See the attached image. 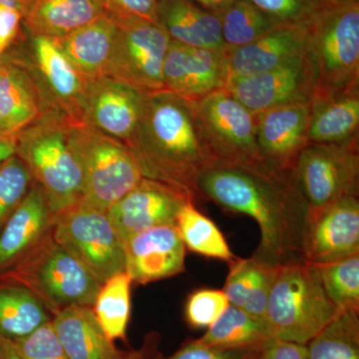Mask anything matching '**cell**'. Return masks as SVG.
<instances>
[{"mask_svg": "<svg viewBox=\"0 0 359 359\" xmlns=\"http://www.w3.org/2000/svg\"><path fill=\"white\" fill-rule=\"evenodd\" d=\"M224 89L255 114L290 104L311 102L314 80L306 50L275 69L231 77Z\"/></svg>", "mask_w": 359, "mask_h": 359, "instance_id": "14", "label": "cell"}, {"mask_svg": "<svg viewBox=\"0 0 359 359\" xmlns=\"http://www.w3.org/2000/svg\"><path fill=\"white\" fill-rule=\"evenodd\" d=\"M145 178L178 189L196 203L200 175L216 164L194 101L168 90L148 93L133 140Z\"/></svg>", "mask_w": 359, "mask_h": 359, "instance_id": "2", "label": "cell"}, {"mask_svg": "<svg viewBox=\"0 0 359 359\" xmlns=\"http://www.w3.org/2000/svg\"><path fill=\"white\" fill-rule=\"evenodd\" d=\"M196 1L199 2L202 6L209 8L212 13L218 15L224 7L228 6L233 0H196Z\"/></svg>", "mask_w": 359, "mask_h": 359, "instance_id": "48", "label": "cell"}, {"mask_svg": "<svg viewBox=\"0 0 359 359\" xmlns=\"http://www.w3.org/2000/svg\"><path fill=\"white\" fill-rule=\"evenodd\" d=\"M0 278L25 287L52 316L74 304L93 306L102 287L52 233Z\"/></svg>", "mask_w": 359, "mask_h": 359, "instance_id": "6", "label": "cell"}, {"mask_svg": "<svg viewBox=\"0 0 359 359\" xmlns=\"http://www.w3.org/2000/svg\"><path fill=\"white\" fill-rule=\"evenodd\" d=\"M259 263L252 257L249 259L238 257L230 264V273L226 276L224 292L231 306L243 308L249 295L255 278H256Z\"/></svg>", "mask_w": 359, "mask_h": 359, "instance_id": "39", "label": "cell"}, {"mask_svg": "<svg viewBox=\"0 0 359 359\" xmlns=\"http://www.w3.org/2000/svg\"><path fill=\"white\" fill-rule=\"evenodd\" d=\"M306 56L313 71V99L359 88V4L341 0L308 26Z\"/></svg>", "mask_w": 359, "mask_h": 359, "instance_id": "4", "label": "cell"}, {"mask_svg": "<svg viewBox=\"0 0 359 359\" xmlns=\"http://www.w3.org/2000/svg\"><path fill=\"white\" fill-rule=\"evenodd\" d=\"M273 339L266 323L230 304L197 341L223 348L264 351Z\"/></svg>", "mask_w": 359, "mask_h": 359, "instance_id": "28", "label": "cell"}, {"mask_svg": "<svg viewBox=\"0 0 359 359\" xmlns=\"http://www.w3.org/2000/svg\"><path fill=\"white\" fill-rule=\"evenodd\" d=\"M8 339L25 359H69L51 320L25 337Z\"/></svg>", "mask_w": 359, "mask_h": 359, "instance_id": "38", "label": "cell"}, {"mask_svg": "<svg viewBox=\"0 0 359 359\" xmlns=\"http://www.w3.org/2000/svg\"><path fill=\"white\" fill-rule=\"evenodd\" d=\"M157 16L172 41L215 50L228 49L218 15L190 0H157Z\"/></svg>", "mask_w": 359, "mask_h": 359, "instance_id": "24", "label": "cell"}, {"mask_svg": "<svg viewBox=\"0 0 359 359\" xmlns=\"http://www.w3.org/2000/svg\"><path fill=\"white\" fill-rule=\"evenodd\" d=\"M359 255V199L346 197L309 209L302 257L311 266Z\"/></svg>", "mask_w": 359, "mask_h": 359, "instance_id": "15", "label": "cell"}, {"mask_svg": "<svg viewBox=\"0 0 359 359\" xmlns=\"http://www.w3.org/2000/svg\"><path fill=\"white\" fill-rule=\"evenodd\" d=\"M106 13L158 23L157 0H102Z\"/></svg>", "mask_w": 359, "mask_h": 359, "instance_id": "43", "label": "cell"}, {"mask_svg": "<svg viewBox=\"0 0 359 359\" xmlns=\"http://www.w3.org/2000/svg\"><path fill=\"white\" fill-rule=\"evenodd\" d=\"M186 250L176 224L141 231L124 243L126 273L139 285L178 276L186 271Z\"/></svg>", "mask_w": 359, "mask_h": 359, "instance_id": "19", "label": "cell"}, {"mask_svg": "<svg viewBox=\"0 0 359 359\" xmlns=\"http://www.w3.org/2000/svg\"><path fill=\"white\" fill-rule=\"evenodd\" d=\"M111 18L116 22V35L107 76L145 93L165 90L163 66L171 43L169 35L159 23Z\"/></svg>", "mask_w": 359, "mask_h": 359, "instance_id": "10", "label": "cell"}, {"mask_svg": "<svg viewBox=\"0 0 359 359\" xmlns=\"http://www.w3.org/2000/svg\"><path fill=\"white\" fill-rule=\"evenodd\" d=\"M16 138L0 136V163L15 154Z\"/></svg>", "mask_w": 359, "mask_h": 359, "instance_id": "46", "label": "cell"}, {"mask_svg": "<svg viewBox=\"0 0 359 359\" xmlns=\"http://www.w3.org/2000/svg\"><path fill=\"white\" fill-rule=\"evenodd\" d=\"M52 237L102 285L126 271L124 245L107 212L80 201L55 215Z\"/></svg>", "mask_w": 359, "mask_h": 359, "instance_id": "8", "label": "cell"}, {"mask_svg": "<svg viewBox=\"0 0 359 359\" xmlns=\"http://www.w3.org/2000/svg\"><path fill=\"white\" fill-rule=\"evenodd\" d=\"M205 138L217 162L264 164L257 143V114L226 89L194 101Z\"/></svg>", "mask_w": 359, "mask_h": 359, "instance_id": "12", "label": "cell"}, {"mask_svg": "<svg viewBox=\"0 0 359 359\" xmlns=\"http://www.w3.org/2000/svg\"><path fill=\"white\" fill-rule=\"evenodd\" d=\"M275 271L276 269L268 268L259 263L254 285L242 308L250 316L264 323H266V304H268Z\"/></svg>", "mask_w": 359, "mask_h": 359, "instance_id": "42", "label": "cell"}, {"mask_svg": "<svg viewBox=\"0 0 359 359\" xmlns=\"http://www.w3.org/2000/svg\"><path fill=\"white\" fill-rule=\"evenodd\" d=\"M54 219L43 194L32 182L25 199L0 231V275L20 263L52 233Z\"/></svg>", "mask_w": 359, "mask_h": 359, "instance_id": "21", "label": "cell"}, {"mask_svg": "<svg viewBox=\"0 0 359 359\" xmlns=\"http://www.w3.org/2000/svg\"><path fill=\"white\" fill-rule=\"evenodd\" d=\"M47 112L41 92L20 60L6 54L0 66V136L16 138Z\"/></svg>", "mask_w": 359, "mask_h": 359, "instance_id": "20", "label": "cell"}, {"mask_svg": "<svg viewBox=\"0 0 359 359\" xmlns=\"http://www.w3.org/2000/svg\"><path fill=\"white\" fill-rule=\"evenodd\" d=\"M309 144H344L359 140V88L313 99Z\"/></svg>", "mask_w": 359, "mask_h": 359, "instance_id": "27", "label": "cell"}, {"mask_svg": "<svg viewBox=\"0 0 359 359\" xmlns=\"http://www.w3.org/2000/svg\"><path fill=\"white\" fill-rule=\"evenodd\" d=\"M51 318L27 290L0 278V334L7 339L25 337Z\"/></svg>", "mask_w": 359, "mask_h": 359, "instance_id": "29", "label": "cell"}, {"mask_svg": "<svg viewBox=\"0 0 359 359\" xmlns=\"http://www.w3.org/2000/svg\"><path fill=\"white\" fill-rule=\"evenodd\" d=\"M115 35L116 22L106 13L55 42L75 69L89 80L107 76Z\"/></svg>", "mask_w": 359, "mask_h": 359, "instance_id": "26", "label": "cell"}, {"mask_svg": "<svg viewBox=\"0 0 359 359\" xmlns=\"http://www.w3.org/2000/svg\"><path fill=\"white\" fill-rule=\"evenodd\" d=\"M161 337L158 332H149L144 337L143 344L138 349L126 351L122 359H162L160 351Z\"/></svg>", "mask_w": 359, "mask_h": 359, "instance_id": "45", "label": "cell"}, {"mask_svg": "<svg viewBox=\"0 0 359 359\" xmlns=\"http://www.w3.org/2000/svg\"><path fill=\"white\" fill-rule=\"evenodd\" d=\"M0 66H1V58H0Z\"/></svg>", "mask_w": 359, "mask_h": 359, "instance_id": "49", "label": "cell"}, {"mask_svg": "<svg viewBox=\"0 0 359 359\" xmlns=\"http://www.w3.org/2000/svg\"><path fill=\"white\" fill-rule=\"evenodd\" d=\"M102 0H30L23 30L60 39L105 15Z\"/></svg>", "mask_w": 359, "mask_h": 359, "instance_id": "25", "label": "cell"}, {"mask_svg": "<svg viewBox=\"0 0 359 359\" xmlns=\"http://www.w3.org/2000/svg\"><path fill=\"white\" fill-rule=\"evenodd\" d=\"M263 351L248 348H223L205 346L197 339H188L169 358L162 359H261Z\"/></svg>", "mask_w": 359, "mask_h": 359, "instance_id": "41", "label": "cell"}, {"mask_svg": "<svg viewBox=\"0 0 359 359\" xmlns=\"http://www.w3.org/2000/svg\"><path fill=\"white\" fill-rule=\"evenodd\" d=\"M229 79L226 50L188 46L171 40L163 66L165 90L198 101L226 88Z\"/></svg>", "mask_w": 359, "mask_h": 359, "instance_id": "17", "label": "cell"}, {"mask_svg": "<svg viewBox=\"0 0 359 359\" xmlns=\"http://www.w3.org/2000/svg\"><path fill=\"white\" fill-rule=\"evenodd\" d=\"M51 323L69 359H122L126 353L106 335L92 306H67Z\"/></svg>", "mask_w": 359, "mask_h": 359, "instance_id": "23", "label": "cell"}, {"mask_svg": "<svg viewBox=\"0 0 359 359\" xmlns=\"http://www.w3.org/2000/svg\"><path fill=\"white\" fill-rule=\"evenodd\" d=\"M199 199L211 201L226 212L254 219L261 231L252 254L271 269L304 262V231L309 207L294 172L216 163L200 175Z\"/></svg>", "mask_w": 359, "mask_h": 359, "instance_id": "1", "label": "cell"}, {"mask_svg": "<svg viewBox=\"0 0 359 359\" xmlns=\"http://www.w3.org/2000/svg\"><path fill=\"white\" fill-rule=\"evenodd\" d=\"M128 273H118L103 283L93 309L97 320L111 340L126 339L131 316V285Z\"/></svg>", "mask_w": 359, "mask_h": 359, "instance_id": "32", "label": "cell"}, {"mask_svg": "<svg viewBox=\"0 0 359 359\" xmlns=\"http://www.w3.org/2000/svg\"><path fill=\"white\" fill-rule=\"evenodd\" d=\"M337 313L316 266L302 262L276 269L266 311L276 339L306 346Z\"/></svg>", "mask_w": 359, "mask_h": 359, "instance_id": "5", "label": "cell"}, {"mask_svg": "<svg viewBox=\"0 0 359 359\" xmlns=\"http://www.w3.org/2000/svg\"><path fill=\"white\" fill-rule=\"evenodd\" d=\"M261 359H308L304 344L273 339L262 353Z\"/></svg>", "mask_w": 359, "mask_h": 359, "instance_id": "44", "label": "cell"}, {"mask_svg": "<svg viewBox=\"0 0 359 359\" xmlns=\"http://www.w3.org/2000/svg\"><path fill=\"white\" fill-rule=\"evenodd\" d=\"M147 95L110 76L87 80L79 124L129 146L140 124Z\"/></svg>", "mask_w": 359, "mask_h": 359, "instance_id": "13", "label": "cell"}, {"mask_svg": "<svg viewBox=\"0 0 359 359\" xmlns=\"http://www.w3.org/2000/svg\"><path fill=\"white\" fill-rule=\"evenodd\" d=\"M308 359H359V309H341L306 344Z\"/></svg>", "mask_w": 359, "mask_h": 359, "instance_id": "31", "label": "cell"}, {"mask_svg": "<svg viewBox=\"0 0 359 359\" xmlns=\"http://www.w3.org/2000/svg\"><path fill=\"white\" fill-rule=\"evenodd\" d=\"M176 226L186 249L191 252L229 264L238 259L217 224L202 214L195 203H187L180 210Z\"/></svg>", "mask_w": 359, "mask_h": 359, "instance_id": "30", "label": "cell"}, {"mask_svg": "<svg viewBox=\"0 0 359 359\" xmlns=\"http://www.w3.org/2000/svg\"><path fill=\"white\" fill-rule=\"evenodd\" d=\"M280 25L308 26L339 0H250Z\"/></svg>", "mask_w": 359, "mask_h": 359, "instance_id": "36", "label": "cell"}, {"mask_svg": "<svg viewBox=\"0 0 359 359\" xmlns=\"http://www.w3.org/2000/svg\"><path fill=\"white\" fill-rule=\"evenodd\" d=\"M311 102L294 103L257 114V143L264 164L278 171H292L308 145Z\"/></svg>", "mask_w": 359, "mask_h": 359, "instance_id": "18", "label": "cell"}, {"mask_svg": "<svg viewBox=\"0 0 359 359\" xmlns=\"http://www.w3.org/2000/svg\"><path fill=\"white\" fill-rule=\"evenodd\" d=\"M29 171L15 154L0 163V231L32 185Z\"/></svg>", "mask_w": 359, "mask_h": 359, "instance_id": "35", "label": "cell"}, {"mask_svg": "<svg viewBox=\"0 0 359 359\" xmlns=\"http://www.w3.org/2000/svg\"><path fill=\"white\" fill-rule=\"evenodd\" d=\"M226 48H237L280 26L250 0H233L218 14Z\"/></svg>", "mask_w": 359, "mask_h": 359, "instance_id": "33", "label": "cell"}, {"mask_svg": "<svg viewBox=\"0 0 359 359\" xmlns=\"http://www.w3.org/2000/svg\"><path fill=\"white\" fill-rule=\"evenodd\" d=\"M30 0H0V58L20 37Z\"/></svg>", "mask_w": 359, "mask_h": 359, "instance_id": "40", "label": "cell"}, {"mask_svg": "<svg viewBox=\"0 0 359 359\" xmlns=\"http://www.w3.org/2000/svg\"><path fill=\"white\" fill-rule=\"evenodd\" d=\"M230 306L223 290L202 289L189 295L185 306L187 323L193 328L211 327Z\"/></svg>", "mask_w": 359, "mask_h": 359, "instance_id": "37", "label": "cell"}, {"mask_svg": "<svg viewBox=\"0 0 359 359\" xmlns=\"http://www.w3.org/2000/svg\"><path fill=\"white\" fill-rule=\"evenodd\" d=\"M70 142L81 168L84 204L107 212L144 178L134 153L122 142L79 123L71 124Z\"/></svg>", "mask_w": 359, "mask_h": 359, "instance_id": "7", "label": "cell"}, {"mask_svg": "<svg viewBox=\"0 0 359 359\" xmlns=\"http://www.w3.org/2000/svg\"><path fill=\"white\" fill-rule=\"evenodd\" d=\"M6 54L20 60L32 73L47 112L79 123L87 79L71 65L55 40L29 34L22 28L20 37Z\"/></svg>", "mask_w": 359, "mask_h": 359, "instance_id": "9", "label": "cell"}, {"mask_svg": "<svg viewBox=\"0 0 359 359\" xmlns=\"http://www.w3.org/2000/svg\"><path fill=\"white\" fill-rule=\"evenodd\" d=\"M189 202L194 201L178 189L144 177L111 205L107 214L124 245L130 237L141 231L176 224L180 210Z\"/></svg>", "mask_w": 359, "mask_h": 359, "instance_id": "16", "label": "cell"}, {"mask_svg": "<svg viewBox=\"0 0 359 359\" xmlns=\"http://www.w3.org/2000/svg\"><path fill=\"white\" fill-rule=\"evenodd\" d=\"M316 268L325 294L339 311L359 309V255Z\"/></svg>", "mask_w": 359, "mask_h": 359, "instance_id": "34", "label": "cell"}, {"mask_svg": "<svg viewBox=\"0 0 359 359\" xmlns=\"http://www.w3.org/2000/svg\"><path fill=\"white\" fill-rule=\"evenodd\" d=\"M306 39V26L280 25L249 44L226 49L230 78L261 74L304 55Z\"/></svg>", "mask_w": 359, "mask_h": 359, "instance_id": "22", "label": "cell"}, {"mask_svg": "<svg viewBox=\"0 0 359 359\" xmlns=\"http://www.w3.org/2000/svg\"><path fill=\"white\" fill-rule=\"evenodd\" d=\"M0 359H25L15 351L7 337L0 334Z\"/></svg>", "mask_w": 359, "mask_h": 359, "instance_id": "47", "label": "cell"}, {"mask_svg": "<svg viewBox=\"0 0 359 359\" xmlns=\"http://www.w3.org/2000/svg\"><path fill=\"white\" fill-rule=\"evenodd\" d=\"M309 209L359 195V140L344 144H308L294 170Z\"/></svg>", "mask_w": 359, "mask_h": 359, "instance_id": "11", "label": "cell"}, {"mask_svg": "<svg viewBox=\"0 0 359 359\" xmlns=\"http://www.w3.org/2000/svg\"><path fill=\"white\" fill-rule=\"evenodd\" d=\"M69 119L49 113L16 137L15 155L54 215L82 200L81 168L70 142Z\"/></svg>", "mask_w": 359, "mask_h": 359, "instance_id": "3", "label": "cell"}]
</instances>
